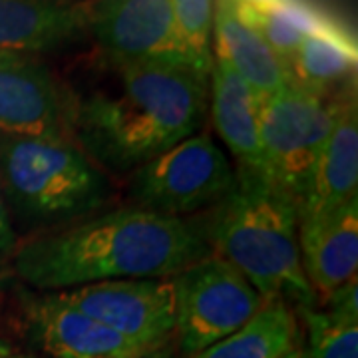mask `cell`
I'll list each match as a JSON object with an SVG mask.
<instances>
[{
    "label": "cell",
    "mask_w": 358,
    "mask_h": 358,
    "mask_svg": "<svg viewBox=\"0 0 358 358\" xmlns=\"http://www.w3.org/2000/svg\"><path fill=\"white\" fill-rule=\"evenodd\" d=\"M207 255L201 221L126 205L28 237L10 265L32 289L56 293L106 281L171 279Z\"/></svg>",
    "instance_id": "obj_1"
},
{
    "label": "cell",
    "mask_w": 358,
    "mask_h": 358,
    "mask_svg": "<svg viewBox=\"0 0 358 358\" xmlns=\"http://www.w3.org/2000/svg\"><path fill=\"white\" fill-rule=\"evenodd\" d=\"M114 84L76 98L74 140L103 171L134 173L203 128L209 78L189 68H110Z\"/></svg>",
    "instance_id": "obj_2"
},
{
    "label": "cell",
    "mask_w": 358,
    "mask_h": 358,
    "mask_svg": "<svg viewBox=\"0 0 358 358\" xmlns=\"http://www.w3.org/2000/svg\"><path fill=\"white\" fill-rule=\"evenodd\" d=\"M235 173L233 192L201 223L211 253L231 263L267 303L317 307L301 261L296 205L263 176Z\"/></svg>",
    "instance_id": "obj_3"
},
{
    "label": "cell",
    "mask_w": 358,
    "mask_h": 358,
    "mask_svg": "<svg viewBox=\"0 0 358 358\" xmlns=\"http://www.w3.org/2000/svg\"><path fill=\"white\" fill-rule=\"evenodd\" d=\"M0 192L13 227L38 235L96 215L110 179L74 138H0Z\"/></svg>",
    "instance_id": "obj_4"
},
{
    "label": "cell",
    "mask_w": 358,
    "mask_h": 358,
    "mask_svg": "<svg viewBox=\"0 0 358 358\" xmlns=\"http://www.w3.org/2000/svg\"><path fill=\"white\" fill-rule=\"evenodd\" d=\"M345 92L338 96H319L289 84L261 100L259 136L263 178L285 193L296 205V211L307 193L317 157L333 129Z\"/></svg>",
    "instance_id": "obj_5"
},
{
    "label": "cell",
    "mask_w": 358,
    "mask_h": 358,
    "mask_svg": "<svg viewBox=\"0 0 358 358\" xmlns=\"http://www.w3.org/2000/svg\"><path fill=\"white\" fill-rule=\"evenodd\" d=\"M237 173L213 136L199 131L136 169L129 181L134 207L164 217L189 219L217 207L235 187Z\"/></svg>",
    "instance_id": "obj_6"
},
{
    "label": "cell",
    "mask_w": 358,
    "mask_h": 358,
    "mask_svg": "<svg viewBox=\"0 0 358 358\" xmlns=\"http://www.w3.org/2000/svg\"><path fill=\"white\" fill-rule=\"evenodd\" d=\"M171 285L173 336L189 358L237 333L267 303L237 268L213 253L171 277Z\"/></svg>",
    "instance_id": "obj_7"
},
{
    "label": "cell",
    "mask_w": 358,
    "mask_h": 358,
    "mask_svg": "<svg viewBox=\"0 0 358 358\" xmlns=\"http://www.w3.org/2000/svg\"><path fill=\"white\" fill-rule=\"evenodd\" d=\"M88 34L108 70L141 64L189 68L179 46L171 0L90 2Z\"/></svg>",
    "instance_id": "obj_8"
},
{
    "label": "cell",
    "mask_w": 358,
    "mask_h": 358,
    "mask_svg": "<svg viewBox=\"0 0 358 358\" xmlns=\"http://www.w3.org/2000/svg\"><path fill=\"white\" fill-rule=\"evenodd\" d=\"M76 96L40 54L0 50V138H74Z\"/></svg>",
    "instance_id": "obj_9"
},
{
    "label": "cell",
    "mask_w": 358,
    "mask_h": 358,
    "mask_svg": "<svg viewBox=\"0 0 358 358\" xmlns=\"http://www.w3.org/2000/svg\"><path fill=\"white\" fill-rule=\"evenodd\" d=\"M72 307L134 343L157 348L176 329L171 279H124L58 291Z\"/></svg>",
    "instance_id": "obj_10"
},
{
    "label": "cell",
    "mask_w": 358,
    "mask_h": 358,
    "mask_svg": "<svg viewBox=\"0 0 358 358\" xmlns=\"http://www.w3.org/2000/svg\"><path fill=\"white\" fill-rule=\"evenodd\" d=\"M22 310L30 336L54 358H141L154 350L72 307L58 291L30 293Z\"/></svg>",
    "instance_id": "obj_11"
},
{
    "label": "cell",
    "mask_w": 358,
    "mask_h": 358,
    "mask_svg": "<svg viewBox=\"0 0 358 358\" xmlns=\"http://www.w3.org/2000/svg\"><path fill=\"white\" fill-rule=\"evenodd\" d=\"M299 247L307 281L317 296L357 277L358 197L333 211L299 219Z\"/></svg>",
    "instance_id": "obj_12"
},
{
    "label": "cell",
    "mask_w": 358,
    "mask_h": 358,
    "mask_svg": "<svg viewBox=\"0 0 358 358\" xmlns=\"http://www.w3.org/2000/svg\"><path fill=\"white\" fill-rule=\"evenodd\" d=\"M358 197V103L357 86L341 96L333 129L320 150L299 219L333 211Z\"/></svg>",
    "instance_id": "obj_13"
},
{
    "label": "cell",
    "mask_w": 358,
    "mask_h": 358,
    "mask_svg": "<svg viewBox=\"0 0 358 358\" xmlns=\"http://www.w3.org/2000/svg\"><path fill=\"white\" fill-rule=\"evenodd\" d=\"M88 36V4L62 0H0V50L50 54Z\"/></svg>",
    "instance_id": "obj_14"
},
{
    "label": "cell",
    "mask_w": 358,
    "mask_h": 358,
    "mask_svg": "<svg viewBox=\"0 0 358 358\" xmlns=\"http://www.w3.org/2000/svg\"><path fill=\"white\" fill-rule=\"evenodd\" d=\"M209 114L217 136L237 162L235 171L263 176L261 98L221 60H213L209 74Z\"/></svg>",
    "instance_id": "obj_15"
},
{
    "label": "cell",
    "mask_w": 358,
    "mask_h": 358,
    "mask_svg": "<svg viewBox=\"0 0 358 358\" xmlns=\"http://www.w3.org/2000/svg\"><path fill=\"white\" fill-rule=\"evenodd\" d=\"M358 44L355 30L334 13L299 44L287 62L291 84L319 96H338L357 86Z\"/></svg>",
    "instance_id": "obj_16"
},
{
    "label": "cell",
    "mask_w": 358,
    "mask_h": 358,
    "mask_svg": "<svg viewBox=\"0 0 358 358\" xmlns=\"http://www.w3.org/2000/svg\"><path fill=\"white\" fill-rule=\"evenodd\" d=\"M213 60L229 66L261 100L291 84L287 64L237 14L235 0L215 2Z\"/></svg>",
    "instance_id": "obj_17"
},
{
    "label": "cell",
    "mask_w": 358,
    "mask_h": 358,
    "mask_svg": "<svg viewBox=\"0 0 358 358\" xmlns=\"http://www.w3.org/2000/svg\"><path fill=\"white\" fill-rule=\"evenodd\" d=\"M303 346V333L294 308L268 301L237 333L192 358H287Z\"/></svg>",
    "instance_id": "obj_18"
},
{
    "label": "cell",
    "mask_w": 358,
    "mask_h": 358,
    "mask_svg": "<svg viewBox=\"0 0 358 358\" xmlns=\"http://www.w3.org/2000/svg\"><path fill=\"white\" fill-rule=\"evenodd\" d=\"M235 10L255 28L285 64L299 44L334 14L319 4L291 0H235Z\"/></svg>",
    "instance_id": "obj_19"
},
{
    "label": "cell",
    "mask_w": 358,
    "mask_h": 358,
    "mask_svg": "<svg viewBox=\"0 0 358 358\" xmlns=\"http://www.w3.org/2000/svg\"><path fill=\"white\" fill-rule=\"evenodd\" d=\"M179 46L195 74L209 78L213 68V16L211 0H171Z\"/></svg>",
    "instance_id": "obj_20"
},
{
    "label": "cell",
    "mask_w": 358,
    "mask_h": 358,
    "mask_svg": "<svg viewBox=\"0 0 358 358\" xmlns=\"http://www.w3.org/2000/svg\"><path fill=\"white\" fill-rule=\"evenodd\" d=\"M308 358H358V322L336 319L324 308H301Z\"/></svg>",
    "instance_id": "obj_21"
},
{
    "label": "cell",
    "mask_w": 358,
    "mask_h": 358,
    "mask_svg": "<svg viewBox=\"0 0 358 358\" xmlns=\"http://www.w3.org/2000/svg\"><path fill=\"white\" fill-rule=\"evenodd\" d=\"M327 313L334 315L336 319L348 320V322H358V281L352 277L350 281L338 285L331 293L324 296Z\"/></svg>",
    "instance_id": "obj_22"
},
{
    "label": "cell",
    "mask_w": 358,
    "mask_h": 358,
    "mask_svg": "<svg viewBox=\"0 0 358 358\" xmlns=\"http://www.w3.org/2000/svg\"><path fill=\"white\" fill-rule=\"evenodd\" d=\"M16 247H18V233L14 231L8 209L4 205L2 192H0V271L8 263H13Z\"/></svg>",
    "instance_id": "obj_23"
},
{
    "label": "cell",
    "mask_w": 358,
    "mask_h": 358,
    "mask_svg": "<svg viewBox=\"0 0 358 358\" xmlns=\"http://www.w3.org/2000/svg\"><path fill=\"white\" fill-rule=\"evenodd\" d=\"M141 358H179L178 352H176V348L169 345V343H166V345L157 346V348H154V350H150L148 355H143Z\"/></svg>",
    "instance_id": "obj_24"
},
{
    "label": "cell",
    "mask_w": 358,
    "mask_h": 358,
    "mask_svg": "<svg viewBox=\"0 0 358 358\" xmlns=\"http://www.w3.org/2000/svg\"><path fill=\"white\" fill-rule=\"evenodd\" d=\"M0 358H34L32 355H26L22 350H16L13 346L0 345Z\"/></svg>",
    "instance_id": "obj_25"
},
{
    "label": "cell",
    "mask_w": 358,
    "mask_h": 358,
    "mask_svg": "<svg viewBox=\"0 0 358 358\" xmlns=\"http://www.w3.org/2000/svg\"><path fill=\"white\" fill-rule=\"evenodd\" d=\"M287 358H308L307 350H305V345L299 346V348H296V350H293V352H291V355H289Z\"/></svg>",
    "instance_id": "obj_26"
}]
</instances>
